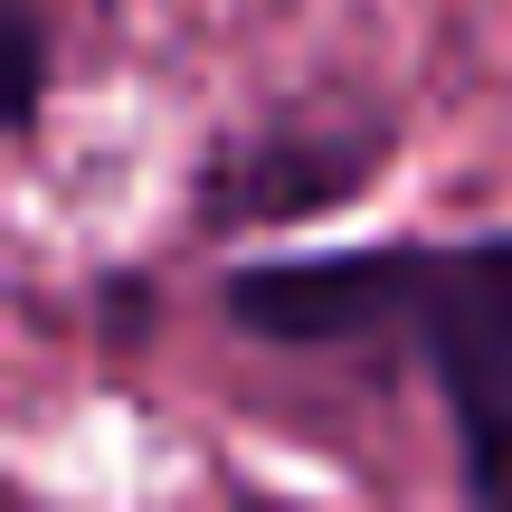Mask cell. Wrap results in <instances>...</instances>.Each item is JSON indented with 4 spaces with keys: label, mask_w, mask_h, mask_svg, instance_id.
Instances as JSON below:
<instances>
[{
    "label": "cell",
    "mask_w": 512,
    "mask_h": 512,
    "mask_svg": "<svg viewBox=\"0 0 512 512\" xmlns=\"http://www.w3.org/2000/svg\"><path fill=\"white\" fill-rule=\"evenodd\" d=\"M219 313L275 351H370L418 370L446 408L465 503L512 512V228L247 256L219 275Z\"/></svg>",
    "instance_id": "cell-1"
},
{
    "label": "cell",
    "mask_w": 512,
    "mask_h": 512,
    "mask_svg": "<svg viewBox=\"0 0 512 512\" xmlns=\"http://www.w3.org/2000/svg\"><path fill=\"white\" fill-rule=\"evenodd\" d=\"M399 133L380 105H351V95H294L275 114H247L190 171V228H294L351 209L370 181L389 171Z\"/></svg>",
    "instance_id": "cell-2"
},
{
    "label": "cell",
    "mask_w": 512,
    "mask_h": 512,
    "mask_svg": "<svg viewBox=\"0 0 512 512\" xmlns=\"http://www.w3.org/2000/svg\"><path fill=\"white\" fill-rule=\"evenodd\" d=\"M38 105H48V10L10 0V143H38Z\"/></svg>",
    "instance_id": "cell-3"
}]
</instances>
